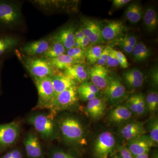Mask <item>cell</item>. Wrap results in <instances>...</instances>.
<instances>
[{
  "mask_svg": "<svg viewBox=\"0 0 158 158\" xmlns=\"http://www.w3.org/2000/svg\"><path fill=\"white\" fill-rule=\"evenodd\" d=\"M25 23L21 2L0 0V32L23 31Z\"/></svg>",
  "mask_w": 158,
  "mask_h": 158,
  "instance_id": "obj_1",
  "label": "cell"
},
{
  "mask_svg": "<svg viewBox=\"0 0 158 158\" xmlns=\"http://www.w3.org/2000/svg\"><path fill=\"white\" fill-rule=\"evenodd\" d=\"M15 53L32 79L51 77L61 73L53 67L48 59L44 57L28 56L22 53L19 48Z\"/></svg>",
  "mask_w": 158,
  "mask_h": 158,
  "instance_id": "obj_2",
  "label": "cell"
},
{
  "mask_svg": "<svg viewBox=\"0 0 158 158\" xmlns=\"http://www.w3.org/2000/svg\"><path fill=\"white\" fill-rule=\"evenodd\" d=\"M60 132L63 139L69 144L83 145L85 143V132L83 125L77 118L66 116L58 123Z\"/></svg>",
  "mask_w": 158,
  "mask_h": 158,
  "instance_id": "obj_3",
  "label": "cell"
},
{
  "mask_svg": "<svg viewBox=\"0 0 158 158\" xmlns=\"http://www.w3.org/2000/svg\"><path fill=\"white\" fill-rule=\"evenodd\" d=\"M28 122L46 141L54 140L58 136V127L54 121V116L51 113H36L28 118Z\"/></svg>",
  "mask_w": 158,
  "mask_h": 158,
  "instance_id": "obj_4",
  "label": "cell"
},
{
  "mask_svg": "<svg viewBox=\"0 0 158 158\" xmlns=\"http://www.w3.org/2000/svg\"><path fill=\"white\" fill-rule=\"evenodd\" d=\"M38 92L37 107L50 109L55 98V91L50 77L33 78Z\"/></svg>",
  "mask_w": 158,
  "mask_h": 158,
  "instance_id": "obj_5",
  "label": "cell"
},
{
  "mask_svg": "<svg viewBox=\"0 0 158 158\" xmlns=\"http://www.w3.org/2000/svg\"><path fill=\"white\" fill-rule=\"evenodd\" d=\"M77 87L73 86L56 96L49 109L52 116H55L59 112L71 109L77 104L79 100Z\"/></svg>",
  "mask_w": 158,
  "mask_h": 158,
  "instance_id": "obj_6",
  "label": "cell"
},
{
  "mask_svg": "<svg viewBox=\"0 0 158 158\" xmlns=\"http://www.w3.org/2000/svg\"><path fill=\"white\" fill-rule=\"evenodd\" d=\"M116 139L113 134L105 131L100 134L94 143V153L96 158H109L116 148Z\"/></svg>",
  "mask_w": 158,
  "mask_h": 158,
  "instance_id": "obj_7",
  "label": "cell"
},
{
  "mask_svg": "<svg viewBox=\"0 0 158 158\" xmlns=\"http://www.w3.org/2000/svg\"><path fill=\"white\" fill-rule=\"evenodd\" d=\"M22 40L18 35L12 33L0 32V62L4 61L18 48L21 46Z\"/></svg>",
  "mask_w": 158,
  "mask_h": 158,
  "instance_id": "obj_8",
  "label": "cell"
},
{
  "mask_svg": "<svg viewBox=\"0 0 158 158\" xmlns=\"http://www.w3.org/2000/svg\"><path fill=\"white\" fill-rule=\"evenodd\" d=\"M20 132L19 125L15 121L0 124V150L13 145L17 141Z\"/></svg>",
  "mask_w": 158,
  "mask_h": 158,
  "instance_id": "obj_9",
  "label": "cell"
},
{
  "mask_svg": "<svg viewBox=\"0 0 158 158\" xmlns=\"http://www.w3.org/2000/svg\"><path fill=\"white\" fill-rule=\"evenodd\" d=\"M105 90L106 99L112 105L120 102L126 95L125 87L117 75L110 76Z\"/></svg>",
  "mask_w": 158,
  "mask_h": 158,
  "instance_id": "obj_10",
  "label": "cell"
},
{
  "mask_svg": "<svg viewBox=\"0 0 158 158\" xmlns=\"http://www.w3.org/2000/svg\"><path fill=\"white\" fill-rule=\"evenodd\" d=\"M52 38V34H51L38 40L27 43L21 46L19 50L28 56H41L48 50Z\"/></svg>",
  "mask_w": 158,
  "mask_h": 158,
  "instance_id": "obj_11",
  "label": "cell"
},
{
  "mask_svg": "<svg viewBox=\"0 0 158 158\" xmlns=\"http://www.w3.org/2000/svg\"><path fill=\"white\" fill-rule=\"evenodd\" d=\"M26 154L29 158H44V152L38 136L33 133L27 134L23 140Z\"/></svg>",
  "mask_w": 158,
  "mask_h": 158,
  "instance_id": "obj_12",
  "label": "cell"
},
{
  "mask_svg": "<svg viewBox=\"0 0 158 158\" xmlns=\"http://www.w3.org/2000/svg\"><path fill=\"white\" fill-rule=\"evenodd\" d=\"M128 149L135 157L149 153L154 147L152 141L148 135L144 134L138 138L128 141Z\"/></svg>",
  "mask_w": 158,
  "mask_h": 158,
  "instance_id": "obj_13",
  "label": "cell"
},
{
  "mask_svg": "<svg viewBox=\"0 0 158 158\" xmlns=\"http://www.w3.org/2000/svg\"><path fill=\"white\" fill-rule=\"evenodd\" d=\"M34 6L46 13H51L66 10L72 2L55 0H33L29 1Z\"/></svg>",
  "mask_w": 158,
  "mask_h": 158,
  "instance_id": "obj_14",
  "label": "cell"
},
{
  "mask_svg": "<svg viewBox=\"0 0 158 158\" xmlns=\"http://www.w3.org/2000/svg\"><path fill=\"white\" fill-rule=\"evenodd\" d=\"M119 134L126 141H129L146 134L144 122L132 121L127 123L119 130Z\"/></svg>",
  "mask_w": 158,
  "mask_h": 158,
  "instance_id": "obj_15",
  "label": "cell"
},
{
  "mask_svg": "<svg viewBox=\"0 0 158 158\" xmlns=\"http://www.w3.org/2000/svg\"><path fill=\"white\" fill-rule=\"evenodd\" d=\"M84 34L92 44H101L103 41L102 35V27L96 21L86 19L83 21L81 27Z\"/></svg>",
  "mask_w": 158,
  "mask_h": 158,
  "instance_id": "obj_16",
  "label": "cell"
},
{
  "mask_svg": "<svg viewBox=\"0 0 158 158\" xmlns=\"http://www.w3.org/2000/svg\"><path fill=\"white\" fill-rule=\"evenodd\" d=\"M91 82L100 89H105L109 82L110 76L105 66L97 65H93L88 70Z\"/></svg>",
  "mask_w": 158,
  "mask_h": 158,
  "instance_id": "obj_17",
  "label": "cell"
},
{
  "mask_svg": "<svg viewBox=\"0 0 158 158\" xmlns=\"http://www.w3.org/2000/svg\"><path fill=\"white\" fill-rule=\"evenodd\" d=\"M75 32V26L69 25L63 27L56 33L52 34L53 37L61 42L67 50L76 45Z\"/></svg>",
  "mask_w": 158,
  "mask_h": 158,
  "instance_id": "obj_18",
  "label": "cell"
},
{
  "mask_svg": "<svg viewBox=\"0 0 158 158\" xmlns=\"http://www.w3.org/2000/svg\"><path fill=\"white\" fill-rule=\"evenodd\" d=\"M62 73L80 84L87 81L89 77V71L83 63L74 64L63 71Z\"/></svg>",
  "mask_w": 158,
  "mask_h": 158,
  "instance_id": "obj_19",
  "label": "cell"
},
{
  "mask_svg": "<svg viewBox=\"0 0 158 158\" xmlns=\"http://www.w3.org/2000/svg\"><path fill=\"white\" fill-rule=\"evenodd\" d=\"M125 27L121 21H111L106 23L102 28V39L106 41H111L115 39L123 32Z\"/></svg>",
  "mask_w": 158,
  "mask_h": 158,
  "instance_id": "obj_20",
  "label": "cell"
},
{
  "mask_svg": "<svg viewBox=\"0 0 158 158\" xmlns=\"http://www.w3.org/2000/svg\"><path fill=\"white\" fill-rule=\"evenodd\" d=\"M133 115L126 105H120L111 110L109 114V119L113 124H122L130 121Z\"/></svg>",
  "mask_w": 158,
  "mask_h": 158,
  "instance_id": "obj_21",
  "label": "cell"
},
{
  "mask_svg": "<svg viewBox=\"0 0 158 158\" xmlns=\"http://www.w3.org/2000/svg\"><path fill=\"white\" fill-rule=\"evenodd\" d=\"M50 77L55 91V97L66 89L77 85V83L61 72L54 75Z\"/></svg>",
  "mask_w": 158,
  "mask_h": 158,
  "instance_id": "obj_22",
  "label": "cell"
},
{
  "mask_svg": "<svg viewBox=\"0 0 158 158\" xmlns=\"http://www.w3.org/2000/svg\"><path fill=\"white\" fill-rule=\"evenodd\" d=\"M123 78L125 84L131 89L140 88L144 83V75L142 72L134 68L124 72Z\"/></svg>",
  "mask_w": 158,
  "mask_h": 158,
  "instance_id": "obj_23",
  "label": "cell"
},
{
  "mask_svg": "<svg viewBox=\"0 0 158 158\" xmlns=\"http://www.w3.org/2000/svg\"><path fill=\"white\" fill-rule=\"evenodd\" d=\"M106 109L105 101L97 97L88 102L85 111L91 118L97 120L104 115Z\"/></svg>",
  "mask_w": 158,
  "mask_h": 158,
  "instance_id": "obj_24",
  "label": "cell"
},
{
  "mask_svg": "<svg viewBox=\"0 0 158 158\" xmlns=\"http://www.w3.org/2000/svg\"><path fill=\"white\" fill-rule=\"evenodd\" d=\"M47 59L53 67L60 71V70H65L74 64L81 63L65 53L56 58Z\"/></svg>",
  "mask_w": 158,
  "mask_h": 158,
  "instance_id": "obj_25",
  "label": "cell"
},
{
  "mask_svg": "<svg viewBox=\"0 0 158 158\" xmlns=\"http://www.w3.org/2000/svg\"><path fill=\"white\" fill-rule=\"evenodd\" d=\"M143 22L144 27L148 32H152L156 30L158 24L157 13L152 6H148L144 11Z\"/></svg>",
  "mask_w": 158,
  "mask_h": 158,
  "instance_id": "obj_26",
  "label": "cell"
},
{
  "mask_svg": "<svg viewBox=\"0 0 158 158\" xmlns=\"http://www.w3.org/2000/svg\"><path fill=\"white\" fill-rule=\"evenodd\" d=\"M126 17L131 24L140 21L143 15L142 7L138 3H133L128 6L125 11Z\"/></svg>",
  "mask_w": 158,
  "mask_h": 158,
  "instance_id": "obj_27",
  "label": "cell"
},
{
  "mask_svg": "<svg viewBox=\"0 0 158 158\" xmlns=\"http://www.w3.org/2000/svg\"><path fill=\"white\" fill-rule=\"evenodd\" d=\"M66 50L63 44L54 38L52 35V38L49 48L41 57L48 59L56 58L62 54H65Z\"/></svg>",
  "mask_w": 158,
  "mask_h": 158,
  "instance_id": "obj_28",
  "label": "cell"
},
{
  "mask_svg": "<svg viewBox=\"0 0 158 158\" xmlns=\"http://www.w3.org/2000/svg\"><path fill=\"white\" fill-rule=\"evenodd\" d=\"M132 53L134 60L138 62L145 61L152 55L151 51L143 42L137 43L133 49Z\"/></svg>",
  "mask_w": 158,
  "mask_h": 158,
  "instance_id": "obj_29",
  "label": "cell"
},
{
  "mask_svg": "<svg viewBox=\"0 0 158 158\" xmlns=\"http://www.w3.org/2000/svg\"><path fill=\"white\" fill-rule=\"evenodd\" d=\"M145 103L147 112L153 115L158 109V94L156 91L149 92L145 97Z\"/></svg>",
  "mask_w": 158,
  "mask_h": 158,
  "instance_id": "obj_30",
  "label": "cell"
},
{
  "mask_svg": "<svg viewBox=\"0 0 158 158\" xmlns=\"http://www.w3.org/2000/svg\"><path fill=\"white\" fill-rule=\"evenodd\" d=\"M148 135L152 141L154 147L157 146L158 144V119L156 116L150 119L147 125Z\"/></svg>",
  "mask_w": 158,
  "mask_h": 158,
  "instance_id": "obj_31",
  "label": "cell"
},
{
  "mask_svg": "<svg viewBox=\"0 0 158 158\" xmlns=\"http://www.w3.org/2000/svg\"><path fill=\"white\" fill-rule=\"evenodd\" d=\"M105 46L102 45H95L88 48L85 52V59L90 64H95L100 57Z\"/></svg>",
  "mask_w": 158,
  "mask_h": 158,
  "instance_id": "obj_32",
  "label": "cell"
},
{
  "mask_svg": "<svg viewBox=\"0 0 158 158\" xmlns=\"http://www.w3.org/2000/svg\"><path fill=\"white\" fill-rule=\"evenodd\" d=\"M48 158H79L73 153L69 152L61 148H54L49 150L48 152Z\"/></svg>",
  "mask_w": 158,
  "mask_h": 158,
  "instance_id": "obj_33",
  "label": "cell"
},
{
  "mask_svg": "<svg viewBox=\"0 0 158 158\" xmlns=\"http://www.w3.org/2000/svg\"><path fill=\"white\" fill-rule=\"evenodd\" d=\"M135 99L136 116H142L146 114L147 112L145 103V97L141 94H135Z\"/></svg>",
  "mask_w": 158,
  "mask_h": 158,
  "instance_id": "obj_34",
  "label": "cell"
},
{
  "mask_svg": "<svg viewBox=\"0 0 158 158\" xmlns=\"http://www.w3.org/2000/svg\"><path fill=\"white\" fill-rule=\"evenodd\" d=\"M86 50L77 46H74L67 50V55L78 61L80 63H83L85 59Z\"/></svg>",
  "mask_w": 158,
  "mask_h": 158,
  "instance_id": "obj_35",
  "label": "cell"
},
{
  "mask_svg": "<svg viewBox=\"0 0 158 158\" xmlns=\"http://www.w3.org/2000/svg\"><path fill=\"white\" fill-rule=\"evenodd\" d=\"M79 89H81V90H86L88 92H91L96 94L98 95L99 93L100 89H99L91 81H86L83 82L81 84H80L79 87H78Z\"/></svg>",
  "mask_w": 158,
  "mask_h": 158,
  "instance_id": "obj_36",
  "label": "cell"
},
{
  "mask_svg": "<svg viewBox=\"0 0 158 158\" xmlns=\"http://www.w3.org/2000/svg\"><path fill=\"white\" fill-rule=\"evenodd\" d=\"M112 49L113 48L110 46L105 48L102 52L100 57L98 60L97 64L103 66L106 65L107 60L108 57H109V55H110Z\"/></svg>",
  "mask_w": 158,
  "mask_h": 158,
  "instance_id": "obj_37",
  "label": "cell"
},
{
  "mask_svg": "<svg viewBox=\"0 0 158 158\" xmlns=\"http://www.w3.org/2000/svg\"><path fill=\"white\" fill-rule=\"evenodd\" d=\"M77 92L79 97L83 101H89L97 97V95L95 94L88 92L86 90L79 89L77 87Z\"/></svg>",
  "mask_w": 158,
  "mask_h": 158,
  "instance_id": "obj_38",
  "label": "cell"
},
{
  "mask_svg": "<svg viewBox=\"0 0 158 158\" xmlns=\"http://www.w3.org/2000/svg\"><path fill=\"white\" fill-rule=\"evenodd\" d=\"M0 158H24L23 154L19 149L15 148L9 151Z\"/></svg>",
  "mask_w": 158,
  "mask_h": 158,
  "instance_id": "obj_39",
  "label": "cell"
},
{
  "mask_svg": "<svg viewBox=\"0 0 158 158\" xmlns=\"http://www.w3.org/2000/svg\"><path fill=\"white\" fill-rule=\"evenodd\" d=\"M117 149L118 152V156L121 158H135L127 146L118 145L117 147Z\"/></svg>",
  "mask_w": 158,
  "mask_h": 158,
  "instance_id": "obj_40",
  "label": "cell"
},
{
  "mask_svg": "<svg viewBox=\"0 0 158 158\" xmlns=\"http://www.w3.org/2000/svg\"><path fill=\"white\" fill-rule=\"evenodd\" d=\"M106 65L110 67H116L119 65L115 50L112 49L107 60Z\"/></svg>",
  "mask_w": 158,
  "mask_h": 158,
  "instance_id": "obj_41",
  "label": "cell"
},
{
  "mask_svg": "<svg viewBox=\"0 0 158 158\" xmlns=\"http://www.w3.org/2000/svg\"><path fill=\"white\" fill-rule=\"evenodd\" d=\"M116 54L117 60L118 62V64L120 67L122 68H127L129 66V63L127 59L124 54L123 53L120 51L116 50Z\"/></svg>",
  "mask_w": 158,
  "mask_h": 158,
  "instance_id": "obj_42",
  "label": "cell"
},
{
  "mask_svg": "<svg viewBox=\"0 0 158 158\" xmlns=\"http://www.w3.org/2000/svg\"><path fill=\"white\" fill-rule=\"evenodd\" d=\"M120 40L127 43L133 48L135 47L137 44V38L133 35H126L123 38H121Z\"/></svg>",
  "mask_w": 158,
  "mask_h": 158,
  "instance_id": "obj_43",
  "label": "cell"
},
{
  "mask_svg": "<svg viewBox=\"0 0 158 158\" xmlns=\"http://www.w3.org/2000/svg\"><path fill=\"white\" fill-rule=\"evenodd\" d=\"M118 45L127 54H131L132 53L134 48L131 46L127 43L123 42L122 40H119Z\"/></svg>",
  "mask_w": 158,
  "mask_h": 158,
  "instance_id": "obj_44",
  "label": "cell"
},
{
  "mask_svg": "<svg viewBox=\"0 0 158 158\" xmlns=\"http://www.w3.org/2000/svg\"><path fill=\"white\" fill-rule=\"evenodd\" d=\"M131 1L130 0H113V5L115 8L118 9L123 7Z\"/></svg>",
  "mask_w": 158,
  "mask_h": 158,
  "instance_id": "obj_45",
  "label": "cell"
},
{
  "mask_svg": "<svg viewBox=\"0 0 158 158\" xmlns=\"http://www.w3.org/2000/svg\"><path fill=\"white\" fill-rule=\"evenodd\" d=\"M85 37V34H84L83 30L81 27L80 28L76 31L75 33L76 44H77L82 38H84Z\"/></svg>",
  "mask_w": 158,
  "mask_h": 158,
  "instance_id": "obj_46",
  "label": "cell"
},
{
  "mask_svg": "<svg viewBox=\"0 0 158 158\" xmlns=\"http://www.w3.org/2000/svg\"><path fill=\"white\" fill-rule=\"evenodd\" d=\"M77 44L78 46L77 47L81 48L83 49H85V48H86L90 44V42H89V40L88 38L86 36H85Z\"/></svg>",
  "mask_w": 158,
  "mask_h": 158,
  "instance_id": "obj_47",
  "label": "cell"
},
{
  "mask_svg": "<svg viewBox=\"0 0 158 158\" xmlns=\"http://www.w3.org/2000/svg\"><path fill=\"white\" fill-rule=\"evenodd\" d=\"M153 73L152 74V78L154 84L157 86L158 85V71L157 69L153 70Z\"/></svg>",
  "mask_w": 158,
  "mask_h": 158,
  "instance_id": "obj_48",
  "label": "cell"
},
{
  "mask_svg": "<svg viewBox=\"0 0 158 158\" xmlns=\"http://www.w3.org/2000/svg\"><path fill=\"white\" fill-rule=\"evenodd\" d=\"M4 61H1L0 62V93L1 91V85H2V80H1V77H2V70L3 65H4Z\"/></svg>",
  "mask_w": 158,
  "mask_h": 158,
  "instance_id": "obj_49",
  "label": "cell"
},
{
  "mask_svg": "<svg viewBox=\"0 0 158 158\" xmlns=\"http://www.w3.org/2000/svg\"><path fill=\"white\" fill-rule=\"evenodd\" d=\"M135 158H149V157L148 154H145L142 155L137 156L135 157Z\"/></svg>",
  "mask_w": 158,
  "mask_h": 158,
  "instance_id": "obj_50",
  "label": "cell"
},
{
  "mask_svg": "<svg viewBox=\"0 0 158 158\" xmlns=\"http://www.w3.org/2000/svg\"><path fill=\"white\" fill-rule=\"evenodd\" d=\"M151 158H158L157 153H155L152 157Z\"/></svg>",
  "mask_w": 158,
  "mask_h": 158,
  "instance_id": "obj_51",
  "label": "cell"
},
{
  "mask_svg": "<svg viewBox=\"0 0 158 158\" xmlns=\"http://www.w3.org/2000/svg\"><path fill=\"white\" fill-rule=\"evenodd\" d=\"M109 158H121L120 157V156H114L112 157Z\"/></svg>",
  "mask_w": 158,
  "mask_h": 158,
  "instance_id": "obj_52",
  "label": "cell"
}]
</instances>
